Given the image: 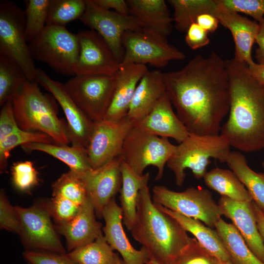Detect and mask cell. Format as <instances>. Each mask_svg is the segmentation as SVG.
Masks as SVG:
<instances>
[{"mask_svg":"<svg viewBox=\"0 0 264 264\" xmlns=\"http://www.w3.org/2000/svg\"><path fill=\"white\" fill-rule=\"evenodd\" d=\"M166 91L189 133L219 134L230 105L225 60L197 55L182 68L163 73Z\"/></svg>","mask_w":264,"mask_h":264,"instance_id":"1","label":"cell"},{"mask_svg":"<svg viewBox=\"0 0 264 264\" xmlns=\"http://www.w3.org/2000/svg\"><path fill=\"white\" fill-rule=\"evenodd\" d=\"M229 85L227 120L220 135L230 147L245 153L264 149V85L251 74L248 66L234 58L225 60Z\"/></svg>","mask_w":264,"mask_h":264,"instance_id":"2","label":"cell"},{"mask_svg":"<svg viewBox=\"0 0 264 264\" xmlns=\"http://www.w3.org/2000/svg\"><path fill=\"white\" fill-rule=\"evenodd\" d=\"M131 231L146 249L150 260L160 264H174L192 238L175 219L158 209L148 185L139 192L136 220Z\"/></svg>","mask_w":264,"mask_h":264,"instance_id":"3","label":"cell"},{"mask_svg":"<svg viewBox=\"0 0 264 264\" xmlns=\"http://www.w3.org/2000/svg\"><path fill=\"white\" fill-rule=\"evenodd\" d=\"M11 102L21 129L45 133L57 144L70 142L66 124L58 117L52 102L36 82L27 80Z\"/></svg>","mask_w":264,"mask_h":264,"instance_id":"4","label":"cell"},{"mask_svg":"<svg viewBox=\"0 0 264 264\" xmlns=\"http://www.w3.org/2000/svg\"><path fill=\"white\" fill-rule=\"evenodd\" d=\"M230 146L220 134L201 135L190 133L176 148L167 162L173 172L175 182L181 186L189 169L198 180L203 178L212 158L225 163L230 153Z\"/></svg>","mask_w":264,"mask_h":264,"instance_id":"5","label":"cell"},{"mask_svg":"<svg viewBox=\"0 0 264 264\" xmlns=\"http://www.w3.org/2000/svg\"><path fill=\"white\" fill-rule=\"evenodd\" d=\"M28 46L33 59L47 64L63 75H75L80 53L79 40L77 34L65 26L46 25Z\"/></svg>","mask_w":264,"mask_h":264,"instance_id":"6","label":"cell"},{"mask_svg":"<svg viewBox=\"0 0 264 264\" xmlns=\"http://www.w3.org/2000/svg\"><path fill=\"white\" fill-rule=\"evenodd\" d=\"M176 145L167 138L161 137L133 126L124 142L120 158L135 173L143 175L149 166L157 169L156 180L163 175L165 165L175 153Z\"/></svg>","mask_w":264,"mask_h":264,"instance_id":"7","label":"cell"},{"mask_svg":"<svg viewBox=\"0 0 264 264\" xmlns=\"http://www.w3.org/2000/svg\"><path fill=\"white\" fill-rule=\"evenodd\" d=\"M153 202L184 216L198 220L213 228L223 215L222 208L212 193L200 187H190L182 192L171 190L165 186L153 188Z\"/></svg>","mask_w":264,"mask_h":264,"instance_id":"8","label":"cell"},{"mask_svg":"<svg viewBox=\"0 0 264 264\" xmlns=\"http://www.w3.org/2000/svg\"><path fill=\"white\" fill-rule=\"evenodd\" d=\"M24 12L12 1L0 2V55L14 61L35 82L37 68L25 36Z\"/></svg>","mask_w":264,"mask_h":264,"instance_id":"9","label":"cell"},{"mask_svg":"<svg viewBox=\"0 0 264 264\" xmlns=\"http://www.w3.org/2000/svg\"><path fill=\"white\" fill-rule=\"evenodd\" d=\"M124 56L121 65L140 64L162 67L173 60L181 61L184 53L159 34L142 28L128 31L122 36Z\"/></svg>","mask_w":264,"mask_h":264,"instance_id":"10","label":"cell"},{"mask_svg":"<svg viewBox=\"0 0 264 264\" xmlns=\"http://www.w3.org/2000/svg\"><path fill=\"white\" fill-rule=\"evenodd\" d=\"M78 107L94 122L102 120L113 96L115 76L75 75L65 84Z\"/></svg>","mask_w":264,"mask_h":264,"instance_id":"11","label":"cell"},{"mask_svg":"<svg viewBox=\"0 0 264 264\" xmlns=\"http://www.w3.org/2000/svg\"><path fill=\"white\" fill-rule=\"evenodd\" d=\"M85 10L79 20L102 37L121 65L124 56V33L143 28L142 24L132 15L103 8L93 0H85Z\"/></svg>","mask_w":264,"mask_h":264,"instance_id":"12","label":"cell"},{"mask_svg":"<svg viewBox=\"0 0 264 264\" xmlns=\"http://www.w3.org/2000/svg\"><path fill=\"white\" fill-rule=\"evenodd\" d=\"M14 207L20 222V236L27 247L66 253L52 222L48 202L36 203L27 208Z\"/></svg>","mask_w":264,"mask_h":264,"instance_id":"13","label":"cell"},{"mask_svg":"<svg viewBox=\"0 0 264 264\" xmlns=\"http://www.w3.org/2000/svg\"><path fill=\"white\" fill-rule=\"evenodd\" d=\"M133 126L127 116L117 122L103 119L94 122L86 149L93 169L120 156L125 140Z\"/></svg>","mask_w":264,"mask_h":264,"instance_id":"14","label":"cell"},{"mask_svg":"<svg viewBox=\"0 0 264 264\" xmlns=\"http://www.w3.org/2000/svg\"><path fill=\"white\" fill-rule=\"evenodd\" d=\"M35 82L49 92L61 107L66 117L72 145L86 149L94 122L75 104L68 94L64 84L51 79L40 68L37 69Z\"/></svg>","mask_w":264,"mask_h":264,"instance_id":"15","label":"cell"},{"mask_svg":"<svg viewBox=\"0 0 264 264\" xmlns=\"http://www.w3.org/2000/svg\"><path fill=\"white\" fill-rule=\"evenodd\" d=\"M77 35L80 53L75 75L115 76L120 64L102 37L90 29Z\"/></svg>","mask_w":264,"mask_h":264,"instance_id":"16","label":"cell"},{"mask_svg":"<svg viewBox=\"0 0 264 264\" xmlns=\"http://www.w3.org/2000/svg\"><path fill=\"white\" fill-rule=\"evenodd\" d=\"M120 161V157L115 158L83 177L88 199L98 217H102L104 208L121 189Z\"/></svg>","mask_w":264,"mask_h":264,"instance_id":"17","label":"cell"},{"mask_svg":"<svg viewBox=\"0 0 264 264\" xmlns=\"http://www.w3.org/2000/svg\"><path fill=\"white\" fill-rule=\"evenodd\" d=\"M218 6L214 14L220 23L231 33L235 44L234 59L249 66L255 62L252 48L259 30L258 22L233 11L217 0Z\"/></svg>","mask_w":264,"mask_h":264,"instance_id":"18","label":"cell"},{"mask_svg":"<svg viewBox=\"0 0 264 264\" xmlns=\"http://www.w3.org/2000/svg\"><path fill=\"white\" fill-rule=\"evenodd\" d=\"M105 225L103 230L104 237L114 250L118 252L122 258L123 264H147L150 258L146 249H135L130 243L122 226V211L112 198L102 212Z\"/></svg>","mask_w":264,"mask_h":264,"instance_id":"19","label":"cell"},{"mask_svg":"<svg viewBox=\"0 0 264 264\" xmlns=\"http://www.w3.org/2000/svg\"><path fill=\"white\" fill-rule=\"evenodd\" d=\"M252 201H235L221 196L218 204L223 216L232 221L250 250L264 263V242L258 228Z\"/></svg>","mask_w":264,"mask_h":264,"instance_id":"20","label":"cell"},{"mask_svg":"<svg viewBox=\"0 0 264 264\" xmlns=\"http://www.w3.org/2000/svg\"><path fill=\"white\" fill-rule=\"evenodd\" d=\"M148 71L143 65H120L115 75L112 99L103 119L117 122L127 116L137 86Z\"/></svg>","mask_w":264,"mask_h":264,"instance_id":"21","label":"cell"},{"mask_svg":"<svg viewBox=\"0 0 264 264\" xmlns=\"http://www.w3.org/2000/svg\"><path fill=\"white\" fill-rule=\"evenodd\" d=\"M134 126L161 137L172 138L178 143L190 134L174 112L166 92L152 111L144 118L134 123Z\"/></svg>","mask_w":264,"mask_h":264,"instance_id":"22","label":"cell"},{"mask_svg":"<svg viewBox=\"0 0 264 264\" xmlns=\"http://www.w3.org/2000/svg\"><path fill=\"white\" fill-rule=\"evenodd\" d=\"M95 213L88 199L71 220L55 224L58 233L65 237L66 247L69 252L93 242L102 234V224L97 221Z\"/></svg>","mask_w":264,"mask_h":264,"instance_id":"23","label":"cell"},{"mask_svg":"<svg viewBox=\"0 0 264 264\" xmlns=\"http://www.w3.org/2000/svg\"><path fill=\"white\" fill-rule=\"evenodd\" d=\"M166 92L163 72L148 71L135 89L127 117L133 123L146 117Z\"/></svg>","mask_w":264,"mask_h":264,"instance_id":"24","label":"cell"},{"mask_svg":"<svg viewBox=\"0 0 264 264\" xmlns=\"http://www.w3.org/2000/svg\"><path fill=\"white\" fill-rule=\"evenodd\" d=\"M129 14L141 22L143 28L167 39L172 30L171 17L164 0H127Z\"/></svg>","mask_w":264,"mask_h":264,"instance_id":"25","label":"cell"},{"mask_svg":"<svg viewBox=\"0 0 264 264\" xmlns=\"http://www.w3.org/2000/svg\"><path fill=\"white\" fill-rule=\"evenodd\" d=\"M155 205L161 211L175 219L187 232L193 235L201 246L217 260L231 261L230 256L216 230L198 220L184 216L159 204Z\"/></svg>","mask_w":264,"mask_h":264,"instance_id":"26","label":"cell"},{"mask_svg":"<svg viewBox=\"0 0 264 264\" xmlns=\"http://www.w3.org/2000/svg\"><path fill=\"white\" fill-rule=\"evenodd\" d=\"M120 160V169L122 176V186L119 191L121 208L124 223L131 231L136 220L138 194L144 186L148 185L150 174L147 172L139 175L121 158Z\"/></svg>","mask_w":264,"mask_h":264,"instance_id":"27","label":"cell"},{"mask_svg":"<svg viewBox=\"0 0 264 264\" xmlns=\"http://www.w3.org/2000/svg\"><path fill=\"white\" fill-rule=\"evenodd\" d=\"M27 151L42 152L61 160L70 170L83 177L93 170L86 149L65 144L32 142L22 146Z\"/></svg>","mask_w":264,"mask_h":264,"instance_id":"28","label":"cell"},{"mask_svg":"<svg viewBox=\"0 0 264 264\" xmlns=\"http://www.w3.org/2000/svg\"><path fill=\"white\" fill-rule=\"evenodd\" d=\"M225 163L244 185L253 201L264 210V174L253 171L239 152H230Z\"/></svg>","mask_w":264,"mask_h":264,"instance_id":"29","label":"cell"},{"mask_svg":"<svg viewBox=\"0 0 264 264\" xmlns=\"http://www.w3.org/2000/svg\"><path fill=\"white\" fill-rule=\"evenodd\" d=\"M215 227L233 264H264L250 250L233 224L220 218Z\"/></svg>","mask_w":264,"mask_h":264,"instance_id":"30","label":"cell"},{"mask_svg":"<svg viewBox=\"0 0 264 264\" xmlns=\"http://www.w3.org/2000/svg\"><path fill=\"white\" fill-rule=\"evenodd\" d=\"M205 185L221 196L239 201H252L247 189L231 170L214 168L203 177Z\"/></svg>","mask_w":264,"mask_h":264,"instance_id":"31","label":"cell"},{"mask_svg":"<svg viewBox=\"0 0 264 264\" xmlns=\"http://www.w3.org/2000/svg\"><path fill=\"white\" fill-rule=\"evenodd\" d=\"M167 2L174 9L176 28L183 32L196 22L199 15L204 13L214 15L218 6L217 0H168Z\"/></svg>","mask_w":264,"mask_h":264,"instance_id":"32","label":"cell"},{"mask_svg":"<svg viewBox=\"0 0 264 264\" xmlns=\"http://www.w3.org/2000/svg\"><path fill=\"white\" fill-rule=\"evenodd\" d=\"M67 255L77 264H116L119 257L113 252L103 234Z\"/></svg>","mask_w":264,"mask_h":264,"instance_id":"33","label":"cell"},{"mask_svg":"<svg viewBox=\"0 0 264 264\" xmlns=\"http://www.w3.org/2000/svg\"><path fill=\"white\" fill-rule=\"evenodd\" d=\"M27 80L24 72L14 61L0 55V106L11 101Z\"/></svg>","mask_w":264,"mask_h":264,"instance_id":"34","label":"cell"},{"mask_svg":"<svg viewBox=\"0 0 264 264\" xmlns=\"http://www.w3.org/2000/svg\"><path fill=\"white\" fill-rule=\"evenodd\" d=\"M52 196H59L82 206L88 199L83 177L69 171L63 174L52 185Z\"/></svg>","mask_w":264,"mask_h":264,"instance_id":"35","label":"cell"},{"mask_svg":"<svg viewBox=\"0 0 264 264\" xmlns=\"http://www.w3.org/2000/svg\"><path fill=\"white\" fill-rule=\"evenodd\" d=\"M85 0H50L46 25L65 26L79 19L86 9Z\"/></svg>","mask_w":264,"mask_h":264,"instance_id":"36","label":"cell"},{"mask_svg":"<svg viewBox=\"0 0 264 264\" xmlns=\"http://www.w3.org/2000/svg\"><path fill=\"white\" fill-rule=\"evenodd\" d=\"M55 143L45 133L24 131L21 128L0 140V171L2 173L7 166L11 151L18 146L32 143Z\"/></svg>","mask_w":264,"mask_h":264,"instance_id":"37","label":"cell"},{"mask_svg":"<svg viewBox=\"0 0 264 264\" xmlns=\"http://www.w3.org/2000/svg\"><path fill=\"white\" fill-rule=\"evenodd\" d=\"M50 0L26 1L25 36L28 44L44 29Z\"/></svg>","mask_w":264,"mask_h":264,"instance_id":"38","label":"cell"},{"mask_svg":"<svg viewBox=\"0 0 264 264\" xmlns=\"http://www.w3.org/2000/svg\"><path fill=\"white\" fill-rule=\"evenodd\" d=\"M11 174L15 187L21 191H28L38 183V172L30 161L13 163Z\"/></svg>","mask_w":264,"mask_h":264,"instance_id":"39","label":"cell"},{"mask_svg":"<svg viewBox=\"0 0 264 264\" xmlns=\"http://www.w3.org/2000/svg\"><path fill=\"white\" fill-rule=\"evenodd\" d=\"M218 260L208 252L195 238L178 256L174 264H217Z\"/></svg>","mask_w":264,"mask_h":264,"instance_id":"40","label":"cell"},{"mask_svg":"<svg viewBox=\"0 0 264 264\" xmlns=\"http://www.w3.org/2000/svg\"><path fill=\"white\" fill-rule=\"evenodd\" d=\"M48 204L51 217L56 224L64 223L71 220L82 206L59 196H52Z\"/></svg>","mask_w":264,"mask_h":264,"instance_id":"41","label":"cell"},{"mask_svg":"<svg viewBox=\"0 0 264 264\" xmlns=\"http://www.w3.org/2000/svg\"><path fill=\"white\" fill-rule=\"evenodd\" d=\"M0 227L1 229L20 234L21 225L18 214L3 189L0 192Z\"/></svg>","mask_w":264,"mask_h":264,"instance_id":"42","label":"cell"},{"mask_svg":"<svg viewBox=\"0 0 264 264\" xmlns=\"http://www.w3.org/2000/svg\"><path fill=\"white\" fill-rule=\"evenodd\" d=\"M226 7L249 15L259 22L264 18V0H219Z\"/></svg>","mask_w":264,"mask_h":264,"instance_id":"43","label":"cell"},{"mask_svg":"<svg viewBox=\"0 0 264 264\" xmlns=\"http://www.w3.org/2000/svg\"><path fill=\"white\" fill-rule=\"evenodd\" d=\"M23 256L30 264H77L66 253L27 250L23 253Z\"/></svg>","mask_w":264,"mask_h":264,"instance_id":"44","label":"cell"},{"mask_svg":"<svg viewBox=\"0 0 264 264\" xmlns=\"http://www.w3.org/2000/svg\"><path fill=\"white\" fill-rule=\"evenodd\" d=\"M19 127L15 118L11 101L3 106L0 112V140L18 130Z\"/></svg>","mask_w":264,"mask_h":264,"instance_id":"45","label":"cell"},{"mask_svg":"<svg viewBox=\"0 0 264 264\" xmlns=\"http://www.w3.org/2000/svg\"><path fill=\"white\" fill-rule=\"evenodd\" d=\"M186 32L185 42L192 49L201 48L210 42L208 33L196 22L190 25Z\"/></svg>","mask_w":264,"mask_h":264,"instance_id":"46","label":"cell"},{"mask_svg":"<svg viewBox=\"0 0 264 264\" xmlns=\"http://www.w3.org/2000/svg\"><path fill=\"white\" fill-rule=\"evenodd\" d=\"M93 1L98 5L107 10H113L114 11L123 15L129 14L126 0H93Z\"/></svg>","mask_w":264,"mask_h":264,"instance_id":"47","label":"cell"},{"mask_svg":"<svg viewBox=\"0 0 264 264\" xmlns=\"http://www.w3.org/2000/svg\"><path fill=\"white\" fill-rule=\"evenodd\" d=\"M196 22L208 33L215 31L220 23L218 19L214 15L209 13L199 15Z\"/></svg>","mask_w":264,"mask_h":264,"instance_id":"48","label":"cell"},{"mask_svg":"<svg viewBox=\"0 0 264 264\" xmlns=\"http://www.w3.org/2000/svg\"><path fill=\"white\" fill-rule=\"evenodd\" d=\"M259 23V30L255 43L258 47L255 51V58L258 64L264 63V18Z\"/></svg>","mask_w":264,"mask_h":264,"instance_id":"49","label":"cell"},{"mask_svg":"<svg viewBox=\"0 0 264 264\" xmlns=\"http://www.w3.org/2000/svg\"><path fill=\"white\" fill-rule=\"evenodd\" d=\"M249 70L252 76L260 83L264 85V63L254 62L248 66Z\"/></svg>","mask_w":264,"mask_h":264,"instance_id":"50","label":"cell"},{"mask_svg":"<svg viewBox=\"0 0 264 264\" xmlns=\"http://www.w3.org/2000/svg\"><path fill=\"white\" fill-rule=\"evenodd\" d=\"M252 206L260 233L264 242V214L262 209L253 201Z\"/></svg>","mask_w":264,"mask_h":264,"instance_id":"51","label":"cell"},{"mask_svg":"<svg viewBox=\"0 0 264 264\" xmlns=\"http://www.w3.org/2000/svg\"><path fill=\"white\" fill-rule=\"evenodd\" d=\"M217 264H233L231 261H221L218 260Z\"/></svg>","mask_w":264,"mask_h":264,"instance_id":"52","label":"cell"},{"mask_svg":"<svg viewBox=\"0 0 264 264\" xmlns=\"http://www.w3.org/2000/svg\"><path fill=\"white\" fill-rule=\"evenodd\" d=\"M116 264H123L122 260L119 257H118L117 259ZM147 264H151L149 262V263Z\"/></svg>","mask_w":264,"mask_h":264,"instance_id":"53","label":"cell"},{"mask_svg":"<svg viewBox=\"0 0 264 264\" xmlns=\"http://www.w3.org/2000/svg\"><path fill=\"white\" fill-rule=\"evenodd\" d=\"M149 263L151 264H160L158 263V262H157L156 261H155L154 260H150L149 261Z\"/></svg>","mask_w":264,"mask_h":264,"instance_id":"54","label":"cell"},{"mask_svg":"<svg viewBox=\"0 0 264 264\" xmlns=\"http://www.w3.org/2000/svg\"><path fill=\"white\" fill-rule=\"evenodd\" d=\"M262 167H263V170H264V161H263L262 162Z\"/></svg>","mask_w":264,"mask_h":264,"instance_id":"55","label":"cell"},{"mask_svg":"<svg viewBox=\"0 0 264 264\" xmlns=\"http://www.w3.org/2000/svg\"><path fill=\"white\" fill-rule=\"evenodd\" d=\"M262 211H263V213H264V209H262Z\"/></svg>","mask_w":264,"mask_h":264,"instance_id":"56","label":"cell"},{"mask_svg":"<svg viewBox=\"0 0 264 264\" xmlns=\"http://www.w3.org/2000/svg\"><path fill=\"white\" fill-rule=\"evenodd\" d=\"M27 264H30V263H27Z\"/></svg>","mask_w":264,"mask_h":264,"instance_id":"57","label":"cell"}]
</instances>
